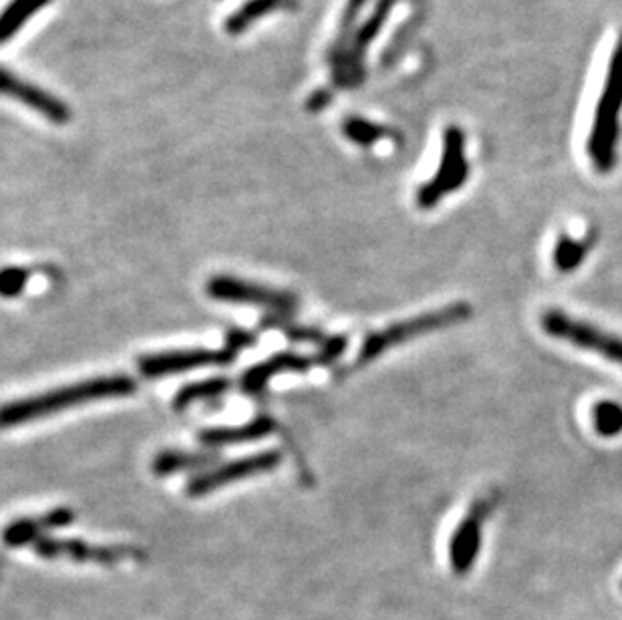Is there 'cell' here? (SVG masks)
Wrapping results in <instances>:
<instances>
[{
	"label": "cell",
	"mask_w": 622,
	"mask_h": 620,
	"mask_svg": "<svg viewBox=\"0 0 622 620\" xmlns=\"http://www.w3.org/2000/svg\"><path fill=\"white\" fill-rule=\"evenodd\" d=\"M471 317H474V307L469 302H452L444 309L432 310V312H425V314L413 317L407 321L395 322L383 331L369 334L361 351L356 354L355 365L351 366V371H359L369 363H373L377 356L387 353L393 347H400V344L407 343L423 334H429V332L456 327L459 322L469 321Z\"/></svg>",
	"instance_id": "2"
},
{
	"label": "cell",
	"mask_w": 622,
	"mask_h": 620,
	"mask_svg": "<svg viewBox=\"0 0 622 620\" xmlns=\"http://www.w3.org/2000/svg\"><path fill=\"white\" fill-rule=\"evenodd\" d=\"M331 103V91L329 89H319V91H314L309 101H307V110L311 111V113H319V111H323L326 105Z\"/></svg>",
	"instance_id": "27"
},
{
	"label": "cell",
	"mask_w": 622,
	"mask_h": 620,
	"mask_svg": "<svg viewBox=\"0 0 622 620\" xmlns=\"http://www.w3.org/2000/svg\"><path fill=\"white\" fill-rule=\"evenodd\" d=\"M621 588H622V585H621Z\"/></svg>",
	"instance_id": "28"
},
{
	"label": "cell",
	"mask_w": 622,
	"mask_h": 620,
	"mask_svg": "<svg viewBox=\"0 0 622 620\" xmlns=\"http://www.w3.org/2000/svg\"><path fill=\"white\" fill-rule=\"evenodd\" d=\"M343 133H345L346 140H351L353 144L367 145L377 144L379 140L387 137L385 133L387 130L379 127L375 123L365 122L361 117H346V122L343 123Z\"/></svg>",
	"instance_id": "22"
},
{
	"label": "cell",
	"mask_w": 622,
	"mask_h": 620,
	"mask_svg": "<svg viewBox=\"0 0 622 620\" xmlns=\"http://www.w3.org/2000/svg\"><path fill=\"white\" fill-rule=\"evenodd\" d=\"M346 344H349V339L345 334H336V337H331V339H324V343L321 344V351L317 353V359L321 365H329L336 361L341 354L345 353Z\"/></svg>",
	"instance_id": "25"
},
{
	"label": "cell",
	"mask_w": 622,
	"mask_h": 620,
	"mask_svg": "<svg viewBox=\"0 0 622 620\" xmlns=\"http://www.w3.org/2000/svg\"><path fill=\"white\" fill-rule=\"evenodd\" d=\"M317 365H321L317 354L304 356V354L297 353H278L267 359L265 363L248 369L245 376H242L240 385H242L246 393L256 395V393H260L262 389L267 388L270 379H274L280 373H304V371H309V369Z\"/></svg>",
	"instance_id": "13"
},
{
	"label": "cell",
	"mask_w": 622,
	"mask_h": 620,
	"mask_svg": "<svg viewBox=\"0 0 622 620\" xmlns=\"http://www.w3.org/2000/svg\"><path fill=\"white\" fill-rule=\"evenodd\" d=\"M540 327L552 339L564 341V343H570L577 349H584L590 353L600 354L614 365L622 366V337L614 332L602 331L597 324L580 321V319L570 317L564 310L558 309L542 312Z\"/></svg>",
	"instance_id": "4"
},
{
	"label": "cell",
	"mask_w": 622,
	"mask_h": 620,
	"mask_svg": "<svg viewBox=\"0 0 622 620\" xmlns=\"http://www.w3.org/2000/svg\"><path fill=\"white\" fill-rule=\"evenodd\" d=\"M622 107V37L614 55L607 85L600 95L599 110L594 115L592 135L589 140V155L599 172H611L616 162V133H619V115Z\"/></svg>",
	"instance_id": "3"
},
{
	"label": "cell",
	"mask_w": 622,
	"mask_h": 620,
	"mask_svg": "<svg viewBox=\"0 0 622 620\" xmlns=\"http://www.w3.org/2000/svg\"><path fill=\"white\" fill-rule=\"evenodd\" d=\"M365 2L367 0H346L345 11H343L341 24H339V33L334 37L329 55H326V61L333 71L334 83H339V85H349V55L353 49V41H355L356 21H359V14L363 11Z\"/></svg>",
	"instance_id": "12"
},
{
	"label": "cell",
	"mask_w": 622,
	"mask_h": 620,
	"mask_svg": "<svg viewBox=\"0 0 622 620\" xmlns=\"http://www.w3.org/2000/svg\"><path fill=\"white\" fill-rule=\"evenodd\" d=\"M29 280V272L19 266H7L0 270V297L14 299L23 292Z\"/></svg>",
	"instance_id": "23"
},
{
	"label": "cell",
	"mask_w": 622,
	"mask_h": 620,
	"mask_svg": "<svg viewBox=\"0 0 622 620\" xmlns=\"http://www.w3.org/2000/svg\"><path fill=\"white\" fill-rule=\"evenodd\" d=\"M270 327H278L280 331L289 337L290 341H307V343H324V334L321 329H312V327H294V324H284L282 321L267 322Z\"/></svg>",
	"instance_id": "24"
},
{
	"label": "cell",
	"mask_w": 622,
	"mask_h": 620,
	"mask_svg": "<svg viewBox=\"0 0 622 620\" xmlns=\"http://www.w3.org/2000/svg\"><path fill=\"white\" fill-rule=\"evenodd\" d=\"M53 0H11L0 12V44L9 43L24 24L49 7Z\"/></svg>",
	"instance_id": "17"
},
{
	"label": "cell",
	"mask_w": 622,
	"mask_h": 620,
	"mask_svg": "<svg viewBox=\"0 0 622 620\" xmlns=\"http://www.w3.org/2000/svg\"><path fill=\"white\" fill-rule=\"evenodd\" d=\"M134 379L127 375H105L97 379H87L81 383H73L68 388L53 389L34 397L19 399L0 407V427H17L29 421L51 417L61 411L103 401V399H120L134 395Z\"/></svg>",
	"instance_id": "1"
},
{
	"label": "cell",
	"mask_w": 622,
	"mask_h": 620,
	"mask_svg": "<svg viewBox=\"0 0 622 620\" xmlns=\"http://www.w3.org/2000/svg\"><path fill=\"white\" fill-rule=\"evenodd\" d=\"M280 464H282V454L277 450L248 455V457L234 459V462L214 467L210 472H204L200 476L194 477L186 487V492H188L189 498H201L220 487L230 486V484L242 482L248 477L267 474L270 469H277Z\"/></svg>",
	"instance_id": "5"
},
{
	"label": "cell",
	"mask_w": 622,
	"mask_h": 620,
	"mask_svg": "<svg viewBox=\"0 0 622 620\" xmlns=\"http://www.w3.org/2000/svg\"><path fill=\"white\" fill-rule=\"evenodd\" d=\"M466 177L467 162L464 157V137L456 130H452L445 135L444 157H442L439 172L434 179H429L417 192V206L423 210L435 208L444 196L462 188Z\"/></svg>",
	"instance_id": "8"
},
{
	"label": "cell",
	"mask_w": 622,
	"mask_h": 620,
	"mask_svg": "<svg viewBox=\"0 0 622 620\" xmlns=\"http://www.w3.org/2000/svg\"><path fill=\"white\" fill-rule=\"evenodd\" d=\"M592 423L600 437H616L622 433V405L616 401H600L592 407Z\"/></svg>",
	"instance_id": "21"
},
{
	"label": "cell",
	"mask_w": 622,
	"mask_h": 620,
	"mask_svg": "<svg viewBox=\"0 0 622 620\" xmlns=\"http://www.w3.org/2000/svg\"><path fill=\"white\" fill-rule=\"evenodd\" d=\"M594 242H597V234L594 236L589 234L584 240H574L567 234H562L556 242L554 256H552L556 270L562 275L574 272L584 262V258L589 256Z\"/></svg>",
	"instance_id": "18"
},
{
	"label": "cell",
	"mask_w": 622,
	"mask_h": 620,
	"mask_svg": "<svg viewBox=\"0 0 622 620\" xmlns=\"http://www.w3.org/2000/svg\"><path fill=\"white\" fill-rule=\"evenodd\" d=\"M232 349L210 351V349H186V351H166V353L147 354L139 361V373L147 379H162V376L186 373L191 369L201 366H220L232 363Z\"/></svg>",
	"instance_id": "9"
},
{
	"label": "cell",
	"mask_w": 622,
	"mask_h": 620,
	"mask_svg": "<svg viewBox=\"0 0 622 620\" xmlns=\"http://www.w3.org/2000/svg\"><path fill=\"white\" fill-rule=\"evenodd\" d=\"M0 95L21 101L29 110L43 115L46 122L55 123V125H68L71 122V110L65 101L59 100L53 93H49L34 83L12 75L11 71L4 66H0Z\"/></svg>",
	"instance_id": "10"
},
{
	"label": "cell",
	"mask_w": 622,
	"mask_h": 620,
	"mask_svg": "<svg viewBox=\"0 0 622 620\" xmlns=\"http://www.w3.org/2000/svg\"><path fill=\"white\" fill-rule=\"evenodd\" d=\"M230 388H232V383L228 379H222V376L191 383V385L179 389L178 395L174 397V407L179 411L188 410L189 405H194L198 401L222 397L224 393Z\"/></svg>",
	"instance_id": "20"
},
{
	"label": "cell",
	"mask_w": 622,
	"mask_h": 620,
	"mask_svg": "<svg viewBox=\"0 0 622 620\" xmlns=\"http://www.w3.org/2000/svg\"><path fill=\"white\" fill-rule=\"evenodd\" d=\"M274 430V423L268 417L248 421L238 427H214L200 433V443L206 447H228L240 443L258 442L265 440Z\"/></svg>",
	"instance_id": "15"
},
{
	"label": "cell",
	"mask_w": 622,
	"mask_h": 620,
	"mask_svg": "<svg viewBox=\"0 0 622 620\" xmlns=\"http://www.w3.org/2000/svg\"><path fill=\"white\" fill-rule=\"evenodd\" d=\"M498 496H486L471 504L466 518L457 526L449 542V565L457 576L469 575V570L478 560L481 534L491 512L496 509Z\"/></svg>",
	"instance_id": "6"
},
{
	"label": "cell",
	"mask_w": 622,
	"mask_h": 620,
	"mask_svg": "<svg viewBox=\"0 0 622 620\" xmlns=\"http://www.w3.org/2000/svg\"><path fill=\"white\" fill-rule=\"evenodd\" d=\"M292 4V0H246L242 7H238L236 11L224 22V31L230 37L246 33L252 24L265 19L272 12L284 11Z\"/></svg>",
	"instance_id": "16"
},
{
	"label": "cell",
	"mask_w": 622,
	"mask_h": 620,
	"mask_svg": "<svg viewBox=\"0 0 622 620\" xmlns=\"http://www.w3.org/2000/svg\"><path fill=\"white\" fill-rule=\"evenodd\" d=\"M206 292L210 294V299L220 300V302L255 304V307L277 310L280 314H289L299 304L297 297L290 292L255 285L242 278L214 277L206 285Z\"/></svg>",
	"instance_id": "7"
},
{
	"label": "cell",
	"mask_w": 622,
	"mask_h": 620,
	"mask_svg": "<svg viewBox=\"0 0 622 620\" xmlns=\"http://www.w3.org/2000/svg\"><path fill=\"white\" fill-rule=\"evenodd\" d=\"M256 337L252 332L246 331H232L228 334V349H232L234 353H238L240 349H246V347H252Z\"/></svg>",
	"instance_id": "26"
},
{
	"label": "cell",
	"mask_w": 622,
	"mask_h": 620,
	"mask_svg": "<svg viewBox=\"0 0 622 620\" xmlns=\"http://www.w3.org/2000/svg\"><path fill=\"white\" fill-rule=\"evenodd\" d=\"M211 462H216L214 454H189V452L169 450V452L157 454L152 467H154L156 476L166 477L178 474V472H186V469H198Z\"/></svg>",
	"instance_id": "19"
},
{
	"label": "cell",
	"mask_w": 622,
	"mask_h": 620,
	"mask_svg": "<svg viewBox=\"0 0 622 620\" xmlns=\"http://www.w3.org/2000/svg\"><path fill=\"white\" fill-rule=\"evenodd\" d=\"M34 552L43 558H69L75 562H100V565H115L132 556L129 548H101L79 540H55V538L37 540Z\"/></svg>",
	"instance_id": "11"
},
{
	"label": "cell",
	"mask_w": 622,
	"mask_h": 620,
	"mask_svg": "<svg viewBox=\"0 0 622 620\" xmlns=\"http://www.w3.org/2000/svg\"><path fill=\"white\" fill-rule=\"evenodd\" d=\"M75 518V514L68 508L53 509L46 516L34 518V520H21L11 524L4 530V542L9 546H27V544L41 540V536L49 530L63 528Z\"/></svg>",
	"instance_id": "14"
}]
</instances>
